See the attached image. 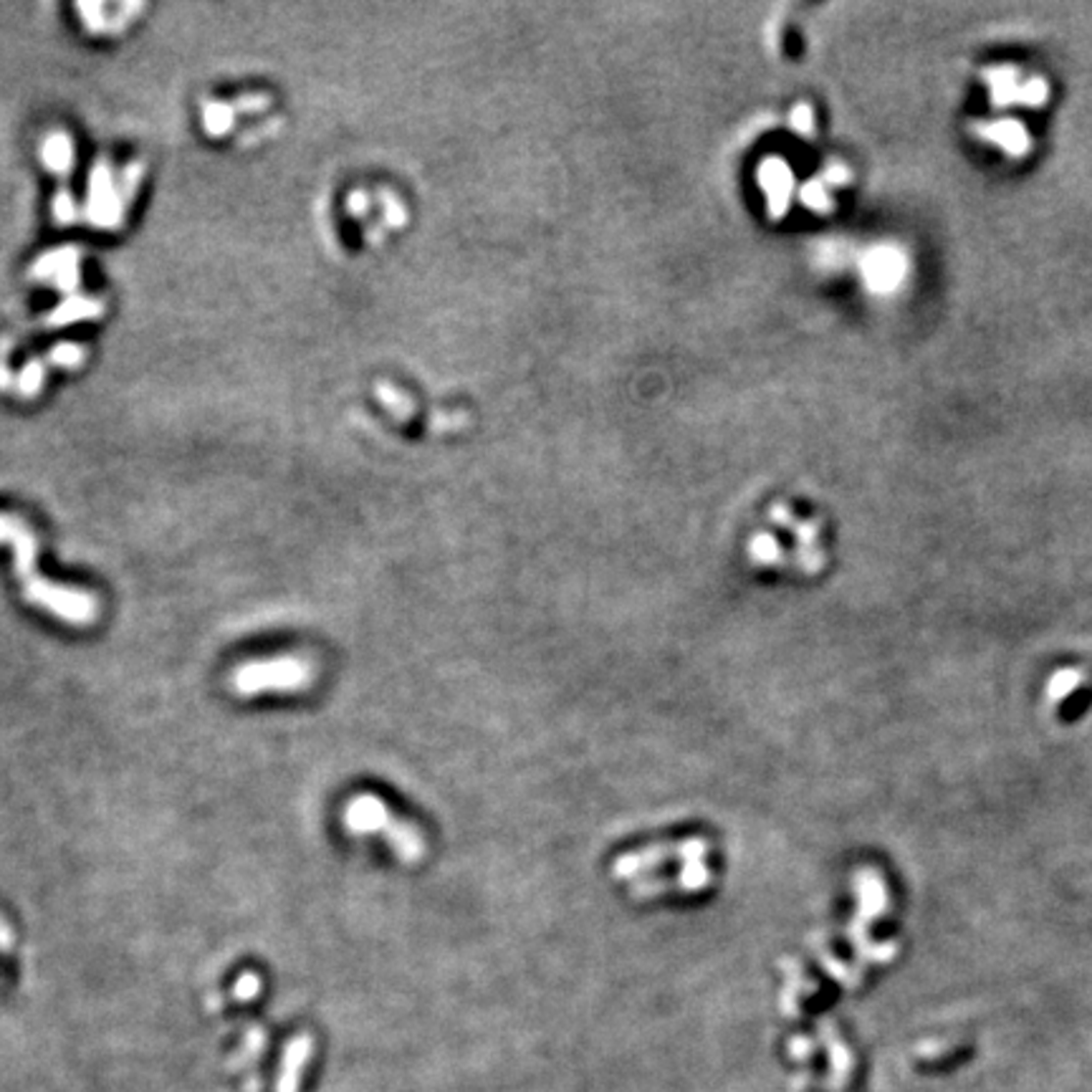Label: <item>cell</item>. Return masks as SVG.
I'll return each mask as SVG.
<instances>
[{
  "label": "cell",
  "mask_w": 1092,
  "mask_h": 1092,
  "mask_svg": "<svg viewBox=\"0 0 1092 1092\" xmlns=\"http://www.w3.org/2000/svg\"><path fill=\"white\" fill-rule=\"evenodd\" d=\"M986 84H989L991 99L997 107H1007V104H1024V107H1039L1047 99V84L1042 78H1024L1021 81L1019 72L1012 67H997L986 74Z\"/></svg>",
  "instance_id": "cell-4"
},
{
  "label": "cell",
  "mask_w": 1092,
  "mask_h": 1092,
  "mask_svg": "<svg viewBox=\"0 0 1092 1092\" xmlns=\"http://www.w3.org/2000/svg\"><path fill=\"white\" fill-rule=\"evenodd\" d=\"M978 134L997 144V147H1002L1007 155L1019 157L1029 150V137H1026L1024 126L1012 120L986 122L984 126H978Z\"/></svg>",
  "instance_id": "cell-5"
},
{
  "label": "cell",
  "mask_w": 1092,
  "mask_h": 1092,
  "mask_svg": "<svg viewBox=\"0 0 1092 1092\" xmlns=\"http://www.w3.org/2000/svg\"><path fill=\"white\" fill-rule=\"evenodd\" d=\"M205 126H208V132H213V134L228 132V129H230V109L221 107V104H211V107L205 109Z\"/></svg>",
  "instance_id": "cell-7"
},
{
  "label": "cell",
  "mask_w": 1092,
  "mask_h": 1092,
  "mask_svg": "<svg viewBox=\"0 0 1092 1092\" xmlns=\"http://www.w3.org/2000/svg\"><path fill=\"white\" fill-rule=\"evenodd\" d=\"M312 680V663L301 661L296 655L246 663V666L235 668L230 675V685L243 698L261 696V693H296V690L309 688Z\"/></svg>",
  "instance_id": "cell-3"
},
{
  "label": "cell",
  "mask_w": 1092,
  "mask_h": 1092,
  "mask_svg": "<svg viewBox=\"0 0 1092 1092\" xmlns=\"http://www.w3.org/2000/svg\"><path fill=\"white\" fill-rule=\"evenodd\" d=\"M344 824L352 834H374L392 845L397 858L405 863H418L425 855V842L418 829L395 819L390 807L374 794H357L349 799L344 810Z\"/></svg>",
  "instance_id": "cell-2"
},
{
  "label": "cell",
  "mask_w": 1092,
  "mask_h": 1092,
  "mask_svg": "<svg viewBox=\"0 0 1092 1092\" xmlns=\"http://www.w3.org/2000/svg\"><path fill=\"white\" fill-rule=\"evenodd\" d=\"M259 986H261L259 976L246 973V976L238 981V986H235V997H238V999H253V997H256V991H259Z\"/></svg>",
  "instance_id": "cell-8"
},
{
  "label": "cell",
  "mask_w": 1092,
  "mask_h": 1092,
  "mask_svg": "<svg viewBox=\"0 0 1092 1092\" xmlns=\"http://www.w3.org/2000/svg\"><path fill=\"white\" fill-rule=\"evenodd\" d=\"M43 157H46L48 168L67 174L69 168H72V144H69L67 137L56 134V137H51L43 144Z\"/></svg>",
  "instance_id": "cell-6"
},
{
  "label": "cell",
  "mask_w": 1092,
  "mask_h": 1092,
  "mask_svg": "<svg viewBox=\"0 0 1092 1092\" xmlns=\"http://www.w3.org/2000/svg\"><path fill=\"white\" fill-rule=\"evenodd\" d=\"M0 541H11L16 549V571L24 576V597L30 605L41 607L54 618L64 620L69 624L84 627L91 624L99 615L94 594L84 589L59 587L54 582H46L43 576L33 574V557H36V539L30 536L24 523L13 521L8 517H0Z\"/></svg>",
  "instance_id": "cell-1"
}]
</instances>
